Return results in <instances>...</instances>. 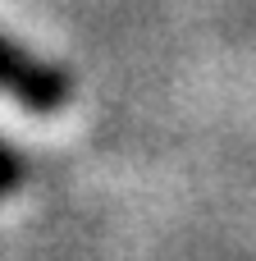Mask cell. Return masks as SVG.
<instances>
[{
	"label": "cell",
	"mask_w": 256,
	"mask_h": 261,
	"mask_svg": "<svg viewBox=\"0 0 256 261\" xmlns=\"http://www.w3.org/2000/svg\"><path fill=\"white\" fill-rule=\"evenodd\" d=\"M0 92L14 96V101L27 106V110L50 115V110H60V106L69 101V78H64L60 69L41 64V60L23 55L14 41L0 37Z\"/></svg>",
	"instance_id": "6da1fadb"
},
{
	"label": "cell",
	"mask_w": 256,
	"mask_h": 261,
	"mask_svg": "<svg viewBox=\"0 0 256 261\" xmlns=\"http://www.w3.org/2000/svg\"><path fill=\"white\" fill-rule=\"evenodd\" d=\"M18 184H23V161H18V156L0 142V197H9Z\"/></svg>",
	"instance_id": "7a4b0ae2"
}]
</instances>
